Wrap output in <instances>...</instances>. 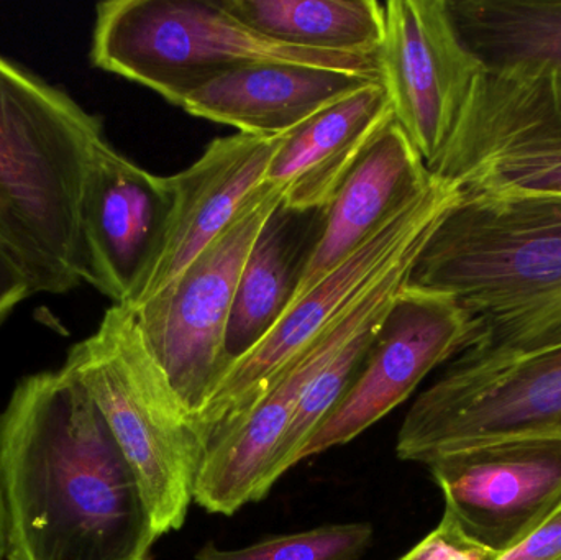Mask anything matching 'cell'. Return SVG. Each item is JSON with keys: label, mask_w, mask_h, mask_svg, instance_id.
Returning a JSON list of instances; mask_svg holds the SVG:
<instances>
[{"label": "cell", "mask_w": 561, "mask_h": 560, "mask_svg": "<svg viewBox=\"0 0 561 560\" xmlns=\"http://www.w3.org/2000/svg\"><path fill=\"white\" fill-rule=\"evenodd\" d=\"M9 560H151L147 499L84 385L23 378L0 418Z\"/></svg>", "instance_id": "6da1fadb"}, {"label": "cell", "mask_w": 561, "mask_h": 560, "mask_svg": "<svg viewBox=\"0 0 561 560\" xmlns=\"http://www.w3.org/2000/svg\"><path fill=\"white\" fill-rule=\"evenodd\" d=\"M409 285L457 298L477 331L468 357L561 342V197L465 196L432 230Z\"/></svg>", "instance_id": "7a4b0ae2"}, {"label": "cell", "mask_w": 561, "mask_h": 560, "mask_svg": "<svg viewBox=\"0 0 561 560\" xmlns=\"http://www.w3.org/2000/svg\"><path fill=\"white\" fill-rule=\"evenodd\" d=\"M104 122L0 55V249L32 295L84 283L79 201Z\"/></svg>", "instance_id": "3957f363"}, {"label": "cell", "mask_w": 561, "mask_h": 560, "mask_svg": "<svg viewBox=\"0 0 561 560\" xmlns=\"http://www.w3.org/2000/svg\"><path fill=\"white\" fill-rule=\"evenodd\" d=\"M91 61L178 107L217 76L255 62H294L381 81L378 56L335 55L273 42L230 15L219 0L99 3Z\"/></svg>", "instance_id": "277c9868"}, {"label": "cell", "mask_w": 561, "mask_h": 560, "mask_svg": "<svg viewBox=\"0 0 561 560\" xmlns=\"http://www.w3.org/2000/svg\"><path fill=\"white\" fill-rule=\"evenodd\" d=\"M134 469L158 536L183 528L204 446L151 357L134 316L112 305L91 338L66 357Z\"/></svg>", "instance_id": "5b68a950"}, {"label": "cell", "mask_w": 561, "mask_h": 560, "mask_svg": "<svg viewBox=\"0 0 561 560\" xmlns=\"http://www.w3.org/2000/svg\"><path fill=\"white\" fill-rule=\"evenodd\" d=\"M431 173L465 196L561 197L560 69L484 66Z\"/></svg>", "instance_id": "8992f818"}, {"label": "cell", "mask_w": 561, "mask_h": 560, "mask_svg": "<svg viewBox=\"0 0 561 560\" xmlns=\"http://www.w3.org/2000/svg\"><path fill=\"white\" fill-rule=\"evenodd\" d=\"M280 201L278 187L260 186L226 230L173 283L127 308L193 423L226 374L227 328L240 275Z\"/></svg>", "instance_id": "52a82bcc"}, {"label": "cell", "mask_w": 561, "mask_h": 560, "mask_svg": "<svg viewBox=\"0 0 561 560\" xmlns=\"http://www.w3.org/2000/svg\"><path fill=\"white\" fill-rule=\"evenodd\" d=\"M458 199V187L437 178L421 199L389 220L348 260L294 302L270 334L237 361L214 388L194 423L204 454L265 397L280 372L313 339L431 233Z\"/></svg>", "instance_id": "ba28073f"}, {"label": "cell", "mask_w": 561, "mask_h": 560, "mask_svg": "<svg viewBox=\"0 0 561 560\" xmlns=\"http://www.w3.org/2000/svg\"><path fill=\"white\" fill-rule=\"evenodd\" d=\"M561 434V342L526 354L457 355L402 421L396 453L427 466L480 441Z\"/></svg>", "instance_id": "9c48e42d"}, {"label": "cell", "mask_w": 561, "mask_h": 560, "mask_svg": "<svg viewBox=\"0 0 561 560\" xmlns=\"http://www.w3.org/2000/svg\"><path fill=\"white\" fill-rule=\"evenodd\" d=\"M427 236L313 339L280 372L265 397L206 450L194 492L197 505L217 515H233L268 495L266 479L307 387L359 329L391 311L409 285Z\"/></svg>", "instance_id": "30bf717a"}, {"label": "cell", "mask_w": 561, "mask_h": 560, "mask_svg": "<svg viewBox=\"0 0 561 560\" xmlns=\"http://www.w3.org/2000/svg\"><path fill=\"white\" fill-rule=\"evenodd\" d=\"M473 319L447 293L408 285L396 299L358 374L296 457L352 443L404 403L438 365L470 347Z\"/></svg>", "instance_id": "8fae6325"}, {"label": "cell", "mask_w": 561, "mask_h": 560, "mask_svg": "<svg viewBox=\"0 0 561 560\" xmlns=\"http://www.w3.org/2000/svg\"><path fill=\"white\" fill-rule=\"evenodd\" d=\"M465 535L503 555L561 503V434L493 437L427 464Z\"/></svg>", "instance_id": "7c38bea8"}, {"label": "cell", "mask_w": 561, "mask_h": 560, "mask_svg": "<svg viewBox=\"0 0 561 560\" xmlns=\"http://www.w3.org/2000/svg\"><path fill=\"white\" fill-rule=\"evenodd\" d=\"M378 61L394 122L431 171L484 65L461 38L448 0L386 2Z\"/></svg>", "instance_id": "4fadbf2b"}, {"label": "cell", "mask_w": 561, "mask_h": 560, "mask_svg": "<svg viewBox=\"0 0 561 560\" xmlns=\"http://www.w3.org/2000/svg\"><path fill=\"white\" fill-rule=\"evenodd\" d=\"M170 206L167 176L138 167L102 137L79 201L84 283L115 306L128 305L153 262Z\"/></svg>", "instance_id": "5bb4252c"}, {"label": "cell", "mask_w": 561, "mask_h": 560, "mask_svg": "<svg viewBox=\"0 0 561 560\" xmlns=\"http://www.w3.org/2000/svg\"><path fill=\"white\" fill-rule=\"evenodd\" d=\"M280 138L220 137L186 170L167 176L171 206L160 245L134 298L135 308L173 283L265 184Z\"/></svg>", "instance_id": "9a60e30c"}, {"label": "cell", "mask_w": 561, "mask_h": 560, "mask_svg": "<svg viewBox=\"0 0 561 560\" xmlns=\"http://www.w3.org/2000/svg\"><path fill=\"white\" fill-rule=\"evenodd\" d=\"M435 180L404 132L392 121L325 207L322 236L293 305L389 220L421 199Z\"/></svg>", "instance_id": "2e32d148"}, {"label": "cell", "mask_w": 561, "mask_h": 560, "mask_svg": "<svg viewBox=\"0 0 561 560\" xmlns=\"http://www.w3.org/2000/svg\"><path fill=\"white\" fill-rule=\"evenodd\" d=\"M376 79L294 62H255L217 76L180 107L239 134L280 138Z\"/></svg>", "instance_id": "e0dca14e"}, {"label": "cell", "mask_w": 561, "mask_h": 560, "mask_svg": "<svg viewBox=\"0 0 561 560\" xmlns=\"http://www.w3.org/2000/svg\"><path fill=\"white\" fill-rule=\"evenodd\" d=\"M394 121L381 82L323 108L280 141L265 183L293 209H325L363 155Z\"/></svg>", "instance_id": "ac0fdd59"}, {"label": "cell", "mask_w": 561, "mask_h": 560, "mask_svg": "<svg viewBox=\"0 0 561 560\" xmlns=\"http://www.w3.org/2000/svg\"><path fill=\"white\" fill-rule=\"evenodd\" d=\"M323 222L325 209H293L283 201L266 220L237 286L227 328L226 372L255 348L293 305Z\"/></svg>", "instance_id": "d6986e66"}, {"label": "cell", "mask_w": 561, "mask_h": 560, "mask_svg": "<svg viewBox=\"0 0 561 560\" xmlns=\"http://www.w3.org/2000/svg\"><path fill=\"white\" fill-rule=\"evenodd\" d=\"M219 2L253 32L296 48L376 58L385 38V3L376 0Z\"/></svg>", "instance_id": "ffe728a7"}, {"label": "cell", "mask_w": 561, "mask_h": 560, "mask_svg": "<svg viewBox=\"0 0 561 560\" xmlns=\"http://www.w3.org/2000/svg\"><path fill=\"white\" fill-rule=\"evenodd\" d=\"M448 9L486 68L542 62L561 71V0H448Z\"/></svg>", "instance_id": "44dd1931"}, {"label": "cell", "mask_w": 561, "mask_h": 560, "mask_svg": "<svg viewBox=\"0 0 561 560\" xmlns=\"http://www.w3.org/2000/svg\"><path fill=\"white\" fill-rule=\"evenodd\" d=\"M371 541L373 526L368 523H343L272 536L242 549L206 545L196 560H359Z\"/></svg>", "instance_id": "7402d4cb"}, {"label": "cell", "mask_w": 561, "mask_h": 560, "mask_svg": "<svg viewBox=\"0 0 561 560\" xmlns=\"http://www.w3.org/2000/svg\"><path fill=\"white\" fill-rule=\"evenodd\" d=\"M497 552L471 539L450 518L442 516L434 532L399 560H496Z\"/></svg>", "instance_id": "603a6c76"}, {"label": "cell", "mask_w": 561, "mask_h": 560, "mask_svg": "<svg viewBox=\"0 0 561 560\" xmlns=\"http://www.w3.org/2000/svg\"><path fill=\"white\" fill-rule=\"evenodd\" d=\"M496 560H561V503L523 541Z\"/></svg>", "instance_id": "cb8c5ba5"}, {"label": "cell", "mask_w": 561, "mask_h": 560, "mask_svg": "<svg viewBox=\"0 0 561 560\" xmlns=\"http://www.w3.org/2000/svg\"><path fill=\"white\" fill-rule=\"evenodd\" d=\"M30 295L32 292L25 276L15 262L0 249V324Z\"/></svg>", "instance_id": "d4e9b609"}, {"label": "cell", "mask_w": 561, "mask_h": 560, "mask_svg": "<svg viewBox=\"0 0 561 560\" xmlns=\"http://www.w3.org/2000/svg\"><path fill=\"white\" fill-rule=\"evenodd\" d=\"M7 558V522L3 505L2 480H0V560Z\"/></svg>", "instance_id": "484cf974"}]
</instances>
